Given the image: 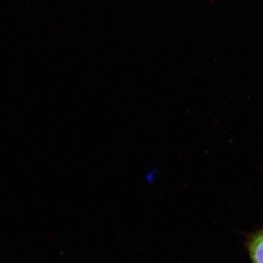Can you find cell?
<instances>
[{"instance_id":"1","label":"cell","mask_w":263,"mask_h":263,"mask_svg":"<svg viewBox=\"0 0 263 263\" xmlns=\"http://www.w3.org/2000/svg\"><path fill=\"white\" fill-rule=\"evenodd\" d=\"M247 249L252 263H263V229L251 237Z\"/></svg>"}]
</instances>
